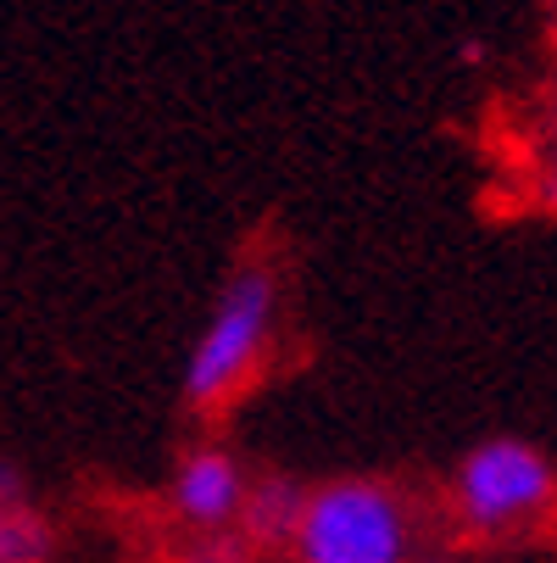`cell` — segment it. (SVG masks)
<instances>
[{
    "instance_id": "1",
    "label": "cell",
    "mask_w": 557,
    "mask_h": 563,
    "mask_svg": "<svg viewBox=\"0 0 557 563\" xmlns=\"http://www.w3.org/2000/svg\"><path fill=\"white\" fill-rule=\"evenodd\" d=\"M296 563H413L408 503L385 479H330L312 486L290 536Z\"/></svg>"
},
{
    "instance_id": "2",
    "label": "cell",
    "mask_w": 557,
    "mask_h": 563,
    "mask_svg": "<svg viewBox=\"0 0 557 563\" xmlns=\"http://www.w3.org/2000/svg\"><path fill=\"white\" fill-rule=\"evenodd\" d=\"M274 312H279V290H274V274L268 268H234L223 296L212 301L207 324L190 346V363H185V401L190 408H218L241 390L263 352H268V335H274Z\"/></svg>"
},
{
    "instance_id": "3",
    "label": "cell",
    "mask_w": 557,
    "mask_h": 563,
    "mask_svg": "<svg viewBox=\"0 0 557 563\" xmlns=\"http://www.w3.org/2000/svg\"><path fill=\"white\" fill-rule=\"evenodd\" d=\"M552 497H557L552 457L519 435H491L480 446H468V457L452 474V508L480 536L519 530L524 519L546 514Z\"/></svg>"
},
{
    "instance_id": "4",
    "label": "cell",
    "mask_w": 557,
    "mask_h": 563,
    "mask_svg": "<svg viewBox=\"0 0 557 563\" xmlns=\"http://www.w3.org/2000/svg\"><path fill=\"white\" fill-rule=\"evenodd\" d=\"M246 486L252 474L246 463L223 452V446H190L168 479V514L196 530V536H218V530H234L241 519V503H246Z\"/></svg>"
},
{
    "instance_id": "5",
    "label": "cell",
    "mask_w": 557,
    "mask_h": 563,
    "mask_svg": "<svg viewBox=\"0 0 557 563\" xmlns=\"http://www.w3.org/2000/svg\"><path fill=\"white\" fill-rule=\"evenodd\" d=\"M56 558V525L40 508L29 474L0 457V563H51Z\"/></svg>"
},
{
    "instance_id": "6",
    "label": "cell",
    "mask_w": 557,
    "mask_h": 563,
    "mask_svg": "<svg viewBox=\"0 0 557 563\" xmlns=\"http://www.w3.org/2000/svg\"><path fill=\"white\" fill-rule=\"evenodd\" d=\"M301 508H307V486H301V479H290V474H257L252 486H246L234 536H246L257 552L290 547V536L301 525Z\"/></svg>"
},
{
    "instance_id": "7",
    "label": "cell",
    "mask_w": 557,
    "mask_h": 563,
    "mask_svg": "<svg viewBox=\"0 0 557 563\" xmlns=\"http://www.w3.org/2000/svg\"><path fill=\"white\" fill-rule=\"evenodd\" d=\"M263 552L246 541V536H234V530H218V536H196L185 552H179V563H257Z\"/></svg>"
},
{
    "instance_id": "8",
    "label": "cell",
    "mask_w": 557,
    "mask_h": 563,
    "mask_svg": "<svg viewBox=\"0 0 557 563\" xmlns=\"http://www.w3.org/2000/svg\"><path fill=\"white\" fill-rule=\"evenodd\" d=\"M535 201H541L546 212H557V145H552V156H546L541 174H535Z\"/></svg>"
},
{
    "instance_id": "9",
    "label": "cell",
    "mask_w": 557,
    "mask_h": 563,
    "mask_svg": "<svg viewBox=\"0 0 557 563\" xmlns=\"http://www.w3.org/2000/svg\"><path fill=\"white\" fill-rule=\"evenodd\" d=\"M419 563H457V558H419Z\"/></svg>"
}]
</instances>
